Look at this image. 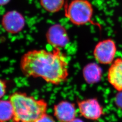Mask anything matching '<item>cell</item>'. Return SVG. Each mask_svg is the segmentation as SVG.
I'll return each mask as SVG.
<instances>
[{
  "label": "cell",
  "mask_w": 122,
  "mask_h": 122,
  "mask_svg": "<svg viewBox=\"0 0 122 122\" xmlns=\"http://www.w3.org/2000/svg\"><path fill=\"white\" fill-rule=\"evenodd\" d=\"M20 65L25 76L41 78L54 85L65 82L69 76L67 58L59 48L29 51L23 55Z\"/></svg>",
  "instance_id": "6da1fadb"
},
{
  "label": "cell",
  "mask_w": 122,
  "mask_h": 122,
  "mask_svg": "<svg viewBox=\"0 0 122 122\" xmlns=\"http://www.w3.org/2000/svg\"><path fill=\"white\" fill-rule=\"evenodd\" d=\"M9 100L13 107V122H35L46 113L48 104L43 99H35L26 93L16 92Z\"/></svg>",
  "instance_id": "7a4b0ae2"
},
{
  "label": "cell",
  "mask_w": 122,
  "mask_h": 122,
  "mask_svg": "<svg viewBox=\"0 0 122 122\" xmlns=\"http://www.w3.org/2000/svg\"><path fill=\"white\" fill-rule=\"evenodd\" d=\"M93 8L87 0H72L66 5L65 15L74 25L81 26L93 23Z\"/></svg>",
  "instance_id": "3957f363"
},
{
  "label": "cell",
  "mask_w": 122,
  "mask_h": 122,
  "mask_svg": "<svg viewBox=\"0 0 122 122\" xmlns=\"http://www.w3.org/2000/svg\"><path fill=\"white\" fill-rule=\"evenodd\" d=\"M117 46L113 40L104 39L96 44L93 51L96 61L103 65H111L115 59Z\"/></svg>",
  "instance_id": "277c9868"
},
{
  "label": "cell",
  "mask_w": 122,
  "mask_h": 122,
  "mask_svg": "<svg viewBox=\"0 0 122 122\" xmlns=\"http://www.w3.org/2000/svg\"><path fill=\"white\" fill-rule=\"evenodd\" d=\"M77 104L80 115L88 120H98L104 114L102 106L96 98H89L78 100Z\"/></svg>",
  "instance_id": "5b68a950"
},
{
  "label": "cell",
  "mask_w": 122,
  "mask_h": 122,
  "mask_svg": "<svg viewBox=\"0 0 122 122\" xmlns=\"http://www.w3.org/2000/svg\"><path fill=\"white\" fill-rule=\"evenodd\" d=\"M46 38L48 44L54 48H63L69 42L65 28L59 24L54 25L48 29Z\"/></svg>",
  "instance_id": "8992f818"
},
{
  "label": "cell",
  "mask_w": 122,
  "mask_h": 122,
  "mask_svg": "<svg viewBox=\"0 0 122 122\" xmlns=\"http://www.w3.org/2000/svg\"><path fill=\"white\" fill-rule=\"evenodd\" d=\"M1 24L6 32L15 34L23 30L25 25V20L22 15L17 11H10L3 16Z\"/></svg>",
  "instance_id": "52a82bcc"
},
{
  "label": "cell",
  "mask_w": 122,
  "mask_h": 122,
  "mask_svg": "<svg viewBox=\"0 0 122 122\" xmlns=\"http://www.w3.org/2000/svg\"><path fill=\"white\" fill-rule=\"evenodd\" d=\"M54 116L59 122H70L75 118L77 109L73 103L63 100L54 106Z\"/></svg>",
  "instance_id": "ba28073f"
},
{
  "label": "cell",
  "mask_w": 122,
  "mask_h": 122,
  "mask_svg": "<svg viewBox=\"0 0 122 122\" xmlns=\"http://www.w3.org/2000/svg\"><path fill=\"white\" fill-rule=\"evenodd\" d=\"M107 72L109 84L118 92H122V58L117 57L110 65Z\"/></svg>",
  "instance_id": "9c48e42d"
},
{
  "label": "cell",
  "mask_w": 122,
  "mask_h": 122,
  "mask_svg": "<svg viewBox=\"0 0 122 122\" xmlns=\"http://www.w3.org/2000/svg\"><path fill=\"white\" fill-rule=\"evenodd\" d=\"M83 76L89 84H94L99 81L102 72L100 66L94 63L87 65L83 69Z\"/></svg>",
  "instance_id": "30bf717a"
},
{
  "label": "cell",
  "mask_w": 122,
  "mask_h": 122,
  "mask_svg": "<svg viewBox=\"0 0 122 122\" xmlns=\"http://www.w3.org/2000/svg\"><path fill=\"white\" fill-rule=\"evenodd\" d=\"M13 116V107L10 100H0V122L12 120Z\"/></svg>",
  "instance_id": "8fae6325"
},
{
  "label": "cell",
  "mask_w": 122,
  "mask_h": 122,
  "mask_svg": "<svg viewBox=\"0 0 122 122\" xmlns=\"http://www.w3.org/2000/svg\"><path fill=\"white\" fill-rule=\"evenodd\" d=\"M65 0H40V4L45 10L55 13L62 9Z\"/></svg>",
  "instance_id": "7c38bea8"
},
{
  "label": "cell",
  "mask_w": 122,
  "mask_h": 122,
  "mask_svg": "<svg viewBox=\"0 0 122 122\" xmlns=\"http://www.w3.org/2000/svg\"><path fill=\"white\" fill-rule=\"evenodd\" d=\"M35 122H56V121L52 116L45 113Z\"/></svg>",
  "instance_id": "4fadbf2b"
},
{
  "label": "cell",
  "mask_w": 122,
  "mask_h": 122,
  "mask_svg": "<svg viewBox=\"0 0 122 122\" xmlns=\"http://www.w3.org/2000/svg\"><path fill=\"white\" fill-rule=\"evenodd\" d=\"M6 85L4 81L0 79V99L3 97L6 92Z\"/></svg>",
  "instance_id": "5bb4252c"
},
{
  "label": "cell",
  "mask_w": 122,
  "mask_h": 122,
  "mask_svg": "<svg viewBox=\"0 0 122 122\" xmlns=\"http://www.w3.org/2000/svg\"><path fill=\"white\" fill-rule=\"evenodd\" d=\"M10 1V0H0V6L7 4Z\"/></svg>",
  "instance_id": "9a60e30c"
},
{
  "label": "cell",
  "mask_w": 122,
  "mask_h": 122,
  "mask_svg": "<svg viewBox=\"0 0 122 122\" xmlns=\"http://www.w3.org/2000/svg\"><path fill=\"white\" fill-rule=\"evenodd\" d=\"M70 122H84L82 120L79 118H75L72 121Z\"/></svg>",
  "instance_id": "2e32d148"
}]
</instances>
